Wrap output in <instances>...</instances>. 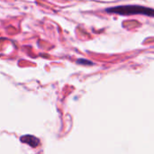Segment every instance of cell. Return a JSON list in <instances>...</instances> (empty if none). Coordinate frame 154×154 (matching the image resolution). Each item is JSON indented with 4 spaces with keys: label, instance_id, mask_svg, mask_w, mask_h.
Wrapping results in <instances>:
<instances>
[{
    "label": "cell",
    "instance_id": "cell-1",
    "mask_svg": "<svg viewBox=\"0 0 154 154\" xmlns=\"http://www.w3.org/2000/svg\"><path fill=\"white\" fill-rule=\"evenodd\" d=\"M106 12L120 15L143 14L149 17H154V9L142 5H119L113 8H108L106 9Z\"/></svg>",
    "mask_w": 154,
    "mask_h": 154
},
{
    "label": "cell",
    "instance_id": "cell-2",
    "mask_svg": "<svg viewBox=\"0 0 154 154\" xmlns=\"http://www.w3.org/2000/svg\"><path fill=\"white\" fill-rule=\"evenodd\" d=\"M21 142L22 143H24L28 145H30L31 147H37L39 145V139L32 136V135H24V136H22L20 138Z\"/></svg>",
    "mask_w": 154,
    "mask_h": 154
},
{
    "label": "cell",
    "instance_id": "cell-3",
    "mask_svg": "<svg viewBox=\"0 0 154 154\" xmlns=\"http://www.w3.org/2000/svg\"><path fill=\"white\" fill-rule=\"evenodd\" d=\"M79 62H81V63H88V64H91L90 61H88V60H79Z\"/></svg>",
    "mask_w": 154,
    "mask_h": 154
}]
</instances>
